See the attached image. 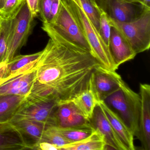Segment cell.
<instances>
[{"label": "cell", "mask_w": 150, "mask_h": 150, "mask_svg": "<svg viewBox=\"0 0 150 150\" xmlns=\"http://www.w3.org/2000/svg\"><path fill=\"white\" fill-rule=\"evenodd\" d=\"M100 65L93 55L69 42L50 38L35 65L27 100L71 101L89 86L91 74Z\"/></svg>", "instance_id": "6da1fadb"}, {"label": "cell", "mask_w": 150, "mask_h": 150, "mask_svg": "<svg viewBox=\"0 0 150 150\" xmlns=\"http://www.w3.org/2000/svg\"><path fill=\"white\" fill-rule=\"evenodd\" d=\"M42 29L50 38L62 39L92 53L91 47L68 0H60L59 9L55 19L51 22L43 23Z\"/></svg>", "instance_id": "7a4b0ae2"}, {"label": "cell", "mask_w": 150, "mask_h": 150, "mask_svg": "<svg viewBox=\"0 0 150 150\" xmlns=\"http://www.w3.org/2000/svg\"><path fill=\"white\" fill-rule=\"evenodd\" d=\"M129 129L134 136L139 132L141 98L123 81L117 91L103 101Z\"/></svg>", "instance_id": "3957f363"}, {"label": "cell", "mask_w": 150, "mask_h": 150, "mask_svg": "<svg viewBox=\"0 0 150 150\" xmlns=\"http://www.w3.org/2000/svg\"><path fill=\"white\" fill-rule=\"evenodd\" d=\"M68 1L91 47L92 54L102 66L108 70L116 71L117 69L114 64L108 48L103 41L93 24L78 2L74 0Z\"/></svg>", "instance_id": "277c9868"}, {"label": "cell", "mask_w": 150, "mask_h": 150, "mask_svg": "<svg viewBox=\"0 0 150 150\" xmlns=\"http://www.w3.org/2000/svg\"><path fill=\"white\" fill-rule=\"evenodd\" d=\"M34 18L26 0H23L19 10L11 20L5 63L18 55L25 45L31 34Z\"/></svg>", "instance_id": "5b68a950"}, {"label": "cell", "mask_w": 150, "mask_h": 150, "mask_svg": "<svg viewBox=\"0 0 150 150\" xmlns=\"http://www.w3.org/2000/svg\"><path fill=\"white\" fill-rule=\"evenodd\" d=\"M109 18V17H108ZM137 54L150 47V9H146L139 18L130 22H119L109 18Z\"/></svg>", "instance_id": "8992f818"}, {"label": "cell", "mask_w": 150, "mask_h": 150, "mask_svg": "<svg viewBox=\"0 0 150 150\" xmlns=\"http://www.w3.org/2000/svg\"><path fill=\"white\" fill-rule=\"evenodd\" d=\"M55 101H26L8 122L28 120L54 126V115L57 106Z\"/></svg>", "instance_id": "52a82bcc"}, {"label": "cell", "mask_w": 150, "mask_h": 150, "mask_svg": "<svg viewBox=\"0 0 150 150\" xmlns=\"http://www.w3.org/2000/svg\"><path fill=\"white\" fill-rule=\"evenodd\" d=\"M123 81L115 71L108 70L99 65L91 74L89 86L99 102L104 100L118 90Z\"/></svg>", "instance_id": "ba28073f"}, {"label": "cell", "mask_w": 150, "mask_h": 150, "mask_svg": "<svg viewBox=\"0 0 150 150\" xmlns=\"http://www.w3.org/2000/svg\"><path fill=\"white\" fill-rule=\"evenodd\" d=\"M100 9L110 19L119 22H130L139 17L146 8L137 3L123 0H94Z\"/></svg>", "instance_id": "9c48e42d"}, {"label": "cell", "mask_w": 150, "mask_h": 150, "mask_svg": "<svg viewBox=\"0 0 150 150\" xmlns=\"http://www.w3.org/2000/svg\"><path fill=\"white\" fill-rule=\"evenodd\" d=\"M54 126L70 128L91 126L90 121L83 116L72 101L58 104L54 115Z\"/></svg>", "instance_id": "30bf717a"}, {"label": "cell", "mask_w": 150, "mask_h": 150, "mask_svg": "<svg viewBox=\"0 0 150 150\" xmlns=\"http://www.w3.org/2000/svg\"><path fill=\"white\" fill-rule=\"evenodd\" d=\"M111 26L108 49L114 64L117 69L120 65L133 59L137 54L117 28Z\"/></svg>", "instance_id": "8fae6325"}, {"label": "cell", "mask_w": 150, "mask_h": 150, "mask_svg": "<svg viewBox=\"0 0 150 150\" xmlns=\"http://www.w3.org/2000/svg\"><path fill=\"white\" fill-rule=\"evenodd\" d=\"M139 95L141 107L139 115V132L137 138L143 149L150 150V86L149 84H140Z\"/></svg>", "instance_id": "7c38bea8"}, {"label": "cell", "mask_w": 150, "mask_h": 150, "mask_svg": "<svg viewBox=\"0 0 150 150\" xmlns=\"http://www.w3.org/2000/svg\"><path fill=\"white\" fill-rule=\"evenodd\" d=\"M89 121L92 127L103 136L106 143L105 150L109 147L110 149L126 150L98 103Z\"/></svg>", "instance_id": "4fadbf2b"}, {"label": "cell", "mask_w": 150, "mask_h": 150, "mask_svg": "<svg viewBox=\"0 0 150 150\" xmlns=\"http://www.w3.org/2000/svg\"><path fill=\"white\" fill-rule=\"evenodd\" d=\"M34 150L24 136L8 122L0 123V150Z\"/></svg>", "instance_id": "5bb4252c"}, {"label": "cell", "mask_w": 150, "mask_h": 150, "mask_svg": "<svg viewBox=\"0 0 150 150\" xmlns=\"http://www.w3.org/2000/svg\"><path fill=\"white\" fill-rule=\"evenodd\" d=\"M35 77L34 68L9 79L0 85V96L17 95L28 98L30 93Z\"/></svg>", "instance_id": "9a60e30c"}, {"label": "cell", "mask_w": 150, "mask_h": 150, "mask_svg": "<svg viewBox=\"0 0 150 150\" xmlns=\"http://www.w3.org/2000/svg\"><path fill=\"white\" fill-rule=\"evenodd\" d=\"M98 104L126 150H135L134 135L129 129L103 101L98 102Z\"/></svg>", "instance_id": "2e32d148"}, {"label": "cell", "mask_w": 150, "mask_h": 150, "mask_svg": "<svg viewBox=\"0 0 150 150\" xmlns=\"http://www.w3.org/2000/svg\"><path fill=\"white\" fill-rule=\"evenodd\" d=\"M41 54L42 51L30 55H17L15 57L6 63V74L2 84L13 77L33 69Z\"/></svg>", "instance_id": "e0dca14e"}, {"label": "cell", "mask_w": 150, "mask_h": 150, "mask_svg": "<svg viewBox=\"0 0 150 150\" xmlns=\"http://www.w3.org/2000/svg\"><path fill=\"white\" fill-rule=\"evenodd\" d=\"M106 143L103 135L97 130L89 137L81 141L67 144L60 150H103Z\"/></svg>", "instance_id": "ac0fdd59"}, {"label": "cell", "mask_w": 150, "mask_h": 150, "mask_svg": "<svg viewBox=\"0 0 150 150\" xmlns=\"http://www.w3.org/2000/svg\"><path fill=\"white\" fill-rule=\"evenodd\" d=\"M27 98L17 95L0 96V123L8 122Z\"/></svg>", "instance_id": "d6986e66"}, {"label": "cell", "mask_w": 150, "mask_h": 150, "mask_svg": "<svg viewBox=\"0 0 150 150\" xmlns=\"http://www.w3.org/2000/svg\"><path fill=\"white\" fill-rule=\"evenodd\" d=\"M84 117L89 119L92 117L98 100L90 86L71 100Z\"/></svg>", "instance_id": "ffe728a7"}, {"label": "cell", "mask_w": 150, "mask_h": 150, "mask_svg": "<svg viewBox=\"0 0 150 150\" xmlns=\"http://www.w3.org/2000/svg\"><path fill=\"white\" fill-rule=\"evenodd\" d=\"M9 123L23 136H28L31 139L34 144L42 141L43 133L46 126L44 124L28 120H18Z\"/></svg>", "instance_id": "44dd1931"}, {"label": "cell", "mask_w": 150, "mask_h": 150, "mask_svg": "<svg viewBox=\"0 0 150 150\" xmlns=\"http://www.w3.org/2000/svg\"><path fill=\"white\" fill-rule=\"evenodd\" d=\"M60 133L71 143L81 141L91 135L95 131L92 126L74 127L70 128H59Z\"/></svg>", "instance_id": "7402d4cb"}, {"label": "cell", "mask_w": 150, "mask_h": 150, "mask_svg": "<svg viewBox=\"0 0 150 150\" xmlns=\"http://www.w3.org/2000/svg\"><path fill=\"white\" fill-rule=\"evenodd\" d=\"M78 2L99 32L101 10L94 0H74Z\"/></svg>", "instance_id": "603a6c76"}, {"label": "cell", "mask_w": 150, "mask_h": 150, "mask_svg": "<svg viewBox=\"0 0 150 150\" xmlns=\"http://www.w3.org/2000/svg\"><path fill=\"white\" fill-rule=\"evenodd\" d=\"M42 141L53 144L58 146L59 150L62 146L71 143L60 133L58 127L53 125H47L45 127L43 133Z\"/></svg>", "instance_id": "cb8c5ba5"}, {"label": "cell", "mask_w": 150, "mask_h": 150, "mask_svg": "<svg viewBox=\"0 0 150 150\" xmlns=\"http://www.w3.org/2000/svg\"><path fill=\"white\" fill-rule=\"evenodd\" d=\"M11 20L0 19V64L5 62Z\"/></svg>", "instance_id": "d4e9b609"}, {"label": "cell", "mask_w": 150, "mask_h": 150, "mask_svg": "<svg viewBox=\"0 0 150 150\" xmlns=\"http://www.w3.org/2000/svg\"><path fill=\"white\" fill-rule=\"evenodd\" d=\"M23 0H6L5 5L0 10V19L10 20L19 10Z\"/></svg>", "instance_id": "484cf974"}, {"label": "cell", "mask_w": 150, "mask_h": 150, "mask_svg": "<svg viewBox=\"0 0 150 150\" xmlns=\"http://www.w3.org/2000/svg\"><path fill=\"white\" fill-rule=\"evenodd\" d=\"M111 24L108 16L101 10L99 33L103 41L108 48L111 30Z\"/></svg>", "instance_id": "4316f807"}, {"label": "cell", "mask_w": 150, "mask_h": 150, "mask_svg": "<svg viewBox=\"0 0 150 150\" xmlns=\"http://www.w3.org/2000/svg\"><path fill=\"white\" fill-rule=\"evenodd\" d=\"M52 1L53 0H39V15L43 23L50 22Z\"/></svg>", "instance_id": "83f0119b"}, {"label": "cell", "mask_w": 150, "mask_h": 150, "mask_svg": "<svg viewBox=\"0 0 150 150\" xmlns=\"http://www.w3.org/2000/svg\"><path fill=\"white\" fill-rule=\"evenodd\" d=\"M34 150H59L58 146L51 143L42 141L34 145Z\"/></svg>", "instance_id": "f1b7e54d"}, {"label": "cell", "mask_w": 150, "mask_h": 150, "mask_svg": "<svg viewBox=\"0 0 150 150\" xmlns=\"http://www.w3.org/2000/svg\"><path fill=\"white\" fill-rule=\"evenodd\" d=\"M28 6L34 17L39 15V0H26Z\"/></svg>", "instance_id": "f546056e"}, {"label": "cell", "mask_w": 150, "mask_h": 150, "mask_svg": "<svg viewBox=\"0 0 150 150\" xmlns=\"http://www.w3.org/2000/svg\"><path fill=\"white\" fill-rule=\"evenodd\" d=\"M60 0H53L51 9L50 20L49 23L51 22L56 17L60 6Z\"/></svg>", "instance_id": "4dcf8cb0"}, {"label": "cell", "mask_w": 150, "mask_h": 150, "mask_svg": "<svg viewBox=\"0 0 150 150\" xmlns=\"http://www.w3.org/2000/svg\"><path fill=\"white\" fill-rule=\"evenodd\" d=\"M135 3H138L146 8L150 9V0H135Z\"/></svg>", "instance_id": "1f68e13d"}, {"label": "cell", "mask_w": 150, "mask_h": 150, "mask_svg": "<svg viewBox=\"0 0 150 150\" xmlns=\"http://www.w3.org/2000/svg\"><path fill=\"white\" fill-rule=\"evenodd\" d=\"M6 1V0H0V10L4 6Z\"/></svg>", "instance_id": "d6a6232c"}, {"label": "cell", "mask_w": 150, "mask_h": 150, "mask_svg": "<svg viewBox=\"0 0 150 150\" xmlns=\"http://www.w3.org/2000/svg\"><path fill=\"white\" fill-rule=\"evenodd\" d=\"M126 2H130V3H135V0H123Z\"/></svg>", "instance_id": "836d02e7"}]
</instances>
